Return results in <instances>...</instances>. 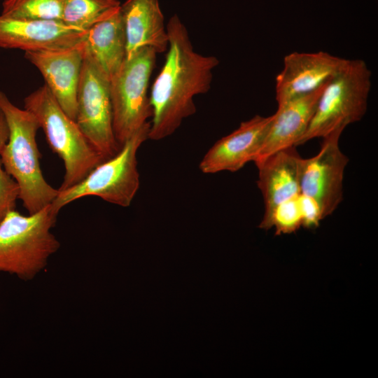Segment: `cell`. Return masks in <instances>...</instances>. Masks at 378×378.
<instances>
[{
	"label": "cell",
	"instance_id": "cell-1",
	"mask_svg": "<svg viewBox=\"0 0 378 378\" xmlns=\"http://www.w3.org/2000/svg\"><path fill=\"white\" fill-rule=\"evenodd\" d=\"M169 44L164 63L154 80L150 102L153 115L148 139L162 140L173 134L196 112L194 98L211 88L218 59L195 50L188 31L178 15L167 24Z\"/></svg>",
	"mask_w": 378,
	"mask_h": 378
},
{
	"label": "cell",
	"instance_id": "cell-2",
	"mask_svg": "<svg viewBox=\"0 0 378 378\" xmlns=\"http://www.w3.org/2000/svg\"><path fill=\"white\" fill-rule=\"evenodd\" d=\"M0 110L9 131L0 160L19 186L23 206L29 214H33L51 204L59 193L46 181L41 169V155L36 142L40 125L31 112L18 108L1 90Z\"/></svg>",
	"mask_w": 378,
	"mask_h": 378
},
{
	"label": "cell",
	"instance_id": "cell-3",
	"mask_svg": "<svg viewBox=\"0 0 378 378\" xmlns=\"http://www.w3.org/2000/svg\"><path fill=\"white\" fill-rule=\"evenodd\" d=\"M57 216L50 204L28 216L9 213L0 223V272L34 279L60 247L51 232Z\"/></svg>",
	"mask_w": 378,
	"mask_h": 378
},
{
	"label": "cell",
	"instance_id": "cell-4",
	"mask_svg": "<svg viewBox=\"0 0 378 378\" xmlns=\"http://www.w3.org/2000/svg\"><path fill=\"white\" fill-rule=\"evenodd\" d=\"M24 108L36 116L50 148L63 161L64 175L59 191L80 182L104 161L45 84L24 98Z\"/></svg>",
	"mask_w": 378,
	"mask_h": 378
},
{
	"label": "cell",
	"instance_id": "cell-5",
	"mask_svg": "<svg viewBox=\"0 0 378 378\" xmlns=\"http://www.w3.org/2000/svg\"><path fill=\"white\" fill-rule=\"evenodd\" d=\"M150 122L144 125L120 146L111 158L95 167L80 182L59 191L52 202V211L58 215L66 205L86 196L99 197L122 207L129 206L140 185L137 152L148 139Z\"/></svg>",
	"mask_w": 378,
	"mask_h": 378
},
{
	"label": "cell",
	"instance_id": "cell-6",
	"mask_svg": "<svg viewBox=\"0 0 378 378\" xmlns=\"http://www.w3.org/2000/svg\"><path fill=\"white\" fill-rule=\"evenodd\" d=\"M371 77L364 60L349 59L325 85L309 125L297 146L360 121L367 111Z\"/></svg>",
	"mask_w": 378,
	"mask_h": 378
},
{
	"label": "cell",
	"instance_id": "cell-7",
	"mask_svg": "<svg viewBox=\"0 0 378 378\" xmlns=\"http://www.w3.org/2000/svg\"><path fill=\"white\" fill-rule=\"evenodd\" d=\"M157 54L153 48H140L109 80L113 128L120 146L152 118L148 85Z\"/></svg>",
	"mask_w": 378,
	"mask_h": 378
},
{
	"label": "cell",
	"instance_id": "cell-8",
	"mask_svg": "<svg viewBox=\"0 0 378 378\" xmlns=\"http://www.w3.org/2000/svg\"><path fill=\"white\" fill-rule=\"evenodd\" d=\"M75 121L104 160L120 149L113 128L109 80L85 55L77 92Z\"/></svg>",
	"mask_w": 378,
	"mask_h": 378
},
{
	"label": "cell",
	"instance_id": "cell-9",
	"mask_svg": "<svg viewBox=\"0 0 378 378\" xmlns=\"http://www.w3.org/2000/svg\"><path fill=\"white\" fill-rule=\"evenodd\" d=\"M343 130L337 129L323 137L319 152L302 161L301 195L317 205L323 219L335 211L343 198L344 174L349 162L339 146Z\"/></svg>",
	"mask_w": 378,
	"mask_h": 378
},
{
	"label": "cell",
	"instance_id": "cell-10",
	"mask_svg": "<svg viewBox=\"0 0 378 378\" xmlns=\"http://www.w3.org/2000/svg\"><path fill=\"white\" fill-rule=\"evenodd\" d=\"M348 61L325 51L288 54L284 58L282 70L276 77L278 105L323 87Z\"/></svg>",
	"mask_w": 378,
	"mask_h": 378
},
{
	"label": "cell",
	"instance_id": "cell-11",
	"mask_svg": "<svg viewBox=\"0 0 378 378\" xmlns=\"http://www.w3.org/2000/svg\"><path fill=\"white\" fill-rule=\"evenodd\" d=\"M273 115H256L243 121L229 134L218 140L202 158L199 167L204 174L234 172L255 162L262 148Z\"/></svg>",
	"mask_w": 378,
	"mask_h": 378
},
{
	"label": "cell",
	"instance_id": "cell-12",
	"mask_svg": "<svg viewBox=\"0 0 378 378\" xmlns=\"http://www.w3.org/2000/svg\"><path fill=\"white\" fill-rule=\"evenodd\" d=\"M84 42L66 49L24 53L25 59L43 76L45 85L59 105L74 120L77 111V92L85 57Z\"/></svg>",
	"mask_w": 378,
	"mask_h": 378
},
{
	"label": "cell",
	"instance_id": "cell-13",
	"mask_svg": "<svg viewBox=\"0 0 378 378\" xmlns=\"http://www.w3.org/2000/svg\"><path fill=\"white\" fill-rule=\"evenodd\" d=\"M88 30L62 21L15 19L0 15V47L24 52L72 48L83 43Z\"/></svg>",
	"mask_w": 378,
	"mask_h": 378
},
{
	"label": "cell",
	"instance_id": "cell-14",
	"mask_svg": "<svg viewBox=\"0 0 378 378\" xmlns=\"http://www.w3.org/2000/svg\"><path fill=\"white\" fill-rule=\"evenodd\" d=\"M291 146L255 162L258 169V186L262 193L265 212L259 227L268 230L276 209L301 195L300 171L302 158Z\"/></svg>",
	"mask_w": 378,
	"mask_h": 378
},
{
	"label": "cell",
	"instance_id": "cell-15",
	"mask_svg": "<svg viewBox=\"0 0 378 378\" xmlns=\"http://www.w3.org/2000/svg\"><path fill=\"white\" fill-rule=\"evenodd\" d=\"M120 12L126 40V58L144 47L167 51L168 32L158 0H126Z\"/></svg>",
	"mask_w": 378,
	"mask_h": 378
},
{
	"label": "cell",
	"instance_id": "cell-16",
	"mask_svg": "<svg viewBox=\"0 0 378 378\" xmlns=\"http://www.w3.org/2000/svg\"><path fill=\"white\" fill-rule=\"evenodd\" d=\"M325 85L309 94L278 105L262 148L254 162L281 149L297 146L309 125Z\"/></svg>",
	"mask_w": 378,
	"mask_h": 378
},
{
	"label": "cell",
	"instance_id": "cell-17",
	"mask_svg": "<svg viewBox=\"0 0 378 378\" xmlns=\"http://www.w3.org/2000/svg\"><path fill=\"white\" fill-rule=\"evenodd\" d=\"M85 55L110 80L126 58V40L120 8L88 29Z\"/></svg>",
	"mask_w": 378,
	"mask_h": 378
},
{
	"label": "cell",
	"instance_id": "cell-18",
	"mask_svg": "<svg viewBox=\"0 0 378 378\" xmlns=\"http://www.w3.org/2000/svg\"><path fill=\"white\" fill-rule=\"evenodd\" d=\"M120 5L118 0H64L62 22L87 31L115 13Z\"/></svg>",
	"mask_w": 378,
	"mask_h": 378
},
{
	"label": "cell",
	"instance_id": "cell-19",
	"mask_svg": "<svg viewBox=\"0 0 378 378\" xmlns=\"http://www.w3.org/2000/svg\"><path fill=\"white\" fill-rule=\"evenodd\" d=\"M64 0H4L1 15L10 18L62 21Z\"/></svg>",
	"mask_w": 378,
	"mask_h": 378
},
{
	"label": "cell",
	"instance_id": "cell-20",
	"mask_svg": "<svg viewBox=\"0 0 378 378\" xmlns=\"http://www.w3.org/2000/svg\"><path fill=\"white\" fill-rule=\"evenodd\" d=\"M299 198L300 196L276 209L270 221L268 230L274 227L275 234L278 235L293 233L302 227Z\"/></svg>",
	"mask_w": 378,
	"mask_h": 378
},
{
	"label": "cell",
	"instance_id": "cell-21",
	"mask_svg": "<svg viewBox=\"0 0 378 378\" xmlns=\"http://www.w3.org/2000/svg\"><path fill=\"white\" fill-rule=\"evenodd\" d=\"M20 188L15 179L4 169L0 160V223L15 210Z\"/></svg>",
	"mask_w": 378,
	"mask_h": 378
},
{
	"label": "cell",
	"instance_id": "cell-22",
	"mask_svg": "<svg viewBox=\"0 0 378 378\" xmlns=\"http://www.w3.org/2000/svg\"><path fill=\"white\" fill-rule=\"evenodd\" d=\"M8 127L4 113L0 110V152L8 139Z\"/></svg>",
	"mask_w": 378,
	"mask_h": 378
}]
</instances>
